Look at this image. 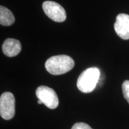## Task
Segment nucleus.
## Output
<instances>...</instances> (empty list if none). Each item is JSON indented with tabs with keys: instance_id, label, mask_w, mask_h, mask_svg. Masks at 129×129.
I'll return each mask as SVG.
<instances>
[{
	"instance_id": "f257e3e1",
	"label": "nucleus",
	"mask_w": 129,
	"mask_h": 129,
	"mask_svg": "<svg viewBox=\"0 0 129 129\" xmlns=\"http://www.w3.org/2000/svg\"><path fill=\"white\" fill-rule=\"evenodd\" d=\"M74 60L67 55L54 56L47 59L45 63L46 70L52 75H62L73 68Z\"/></svg>"
},
{
	"instance_id": "f03ea898",
	"label": "nucleus",
	"mask_w": 129,
	"mask_h": 129,
	"mask_svg": "<svg viewBox=\"0 0 129 129\" xmlns=\"http://www.w3.org/2000/svg\"><path fill=\"white\" fill-rule=\"evenodd\" d=\"M101 72L98 68L87 69L79 76L77 87L81 92L88 93L93 91L99 81Z\"/></svg>"
},
{
	"instance_id": "7ed1b4c3",
	"label": "nucleus",
	"mask_w": 129,
	"mask_h": 129,
	"mask_svg": "<svg viewBox=\"0 0 129 129\" xmlns=\"http://www.w3.org/2000/svg\"><path fill=\"white\" fill-rule=\"evenodd\" d=\"M15 114V98L10 92H5L0 97V115L3 119L9 120Z\"/></svg>"
},
{
	"instance_id": "20e7f679",
	"label": "nucleus",
	"mask_w": 129,
	"mask_h": 129,
	"mask_svg": "<svg viewBox=\"0 0 129 129\" xmlns=\"http://www.w3.org/2000/svg\"><path fill=\"white\" fill-rule=\"evenodd\" d=\"M36 96L48 108L53 109L57 107L59 99L54 90L45 85L38 87L36 90Z\"/></svg>"
},
{
	"instance_id": "39448f33",
	"label": "nucleus",
	"mask_w": 129,
	"mask_h": 129,
	"mask_svg": "<svg viewBox=\"0 0 129 129\" xmlns=\"http://www.w3.org/2000/svg\"><path fill=\"white\" fill-rule=\"evenodd\" d=\"M42 7L45 14L54 22H63L67 19L65 10L57 3L47 1L43 3Z\"/></svg>"
},
{
	"instance_id": "423d86ee",
	"label": "nucleus",
	"mask_w": 129,
	"mask_h": 129,
	"mask_svg": "<svg viewBox=\"0 0 129 129\" xmlns=\"http://www.w3.org/2000/svg\"><path fill=\"white\" fill-rule=\"evenodd\" d=\"M114 29L117 34L123 40L129 39V15L119 14L116 17Z\"/></svg>"
},
{
	"instance_id": "0eeeda50",
	"label": "nucleus",
	"mask_w": 129,
	"mask_h": 129,
	"mask_svg": "<svg viewBox=\"0 0 129 129\" xmlns=\"http://www.w3.org/2000/svg\"><path fill=\"white\" fill-rule=\"evenodd\" d=\"M2 48L5 55L8 57H14L20 52L22 46L19 40L8 38L3 43Z\"/></svg>"
},
{
	"instance_id": "6e6552de",
	"label": "nucleus",
	"mask_w": 129,
	"mask_h": 129,
	"mask_svg": "<svg viewBox=\"0 0 129 129\" xmlns=\"http://www.w3.org/2000/svg\"><path fill=\"white\" fill-rule=\"evenodd\" d=\"M15 21V18L12 12L7 8L1 6L0 7V24L5 26L12 25Z\"/></svg>"
},
{
	"instance_id": "1a4fd4ad",
	"label": "nucleus",
	"mask_w": 129,
	"mask_h": 129,
	"mask_svg": "<svg viewBox=\"0 0 129 129\" xmlns=\"http://www.w3.org/2000/svg\"><path fill=\"white\" fill-rule=\"evenodd\" d=\"M124 97L129 104V80H125L122 84Z\"/></svg>"
},
{
	"instance_id": "9d476101",
	"label": "nucleus",
	"mask_w": 129,
	"mask_h": 129,
	"mask_svg": "<svg viewBox=\"0 0 129 129\" xmlns=\"http://www.w3.org/2000/svg\"><path fill=\"white\" fill-rule=\"evenodd\" d=\"M71 129H93L84 122H77L74 124Z\"/></svg>"
},
{
	"instance_id": "9b49d317",
	"label": "nucleus",
	"mask_w": 129,
	"mask_h": 129,
	"mask_svg": "<svg viewBox=\"0 0 129 129\" xmlns=\"http://www.w3.org/2000/svg\"><path fill=\"white\" fill-rule=\"evenodd\" d=\"M38 104H43V102H42V101H40V100H38Z\"/></svg>"
}]
</instances>
